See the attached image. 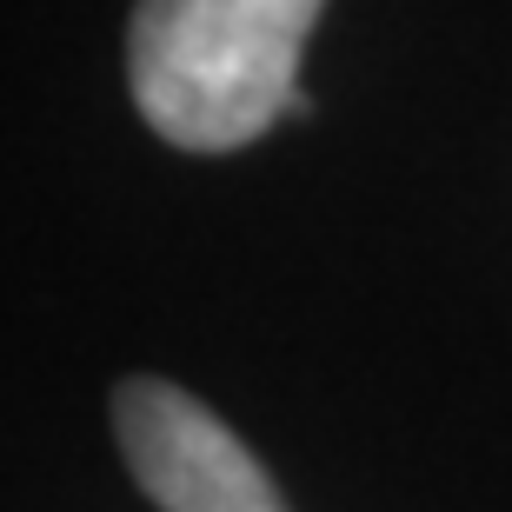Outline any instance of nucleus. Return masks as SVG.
<instances>
[{
	"instance_id": "2",
	"label": "nucleus",
	"mask_w": 512,
	"mask_h": 512,
	"mask_svg": "<svg viewBox=\"0 0 512 512\" xmlns=\"http://www.w3.org/2000/svg\"><path fill=\"white\" fill-rule=\"evenodd\" d=\"M114 439L160 512H286L253 446L187 386L133 373L114 386Z\"/></svg>"
},
{
	"instance_id": "1",
	"label": "nucleus",
	"mask_w": 512,
	"mask_h": 512,
	"mask_svg": "<svg viewBox=\"0 0 512 512\" xmlns=\"http://www.w3.org/2000/svg\"><path fill=\"white\" fill-rule=\"evenodd\" d=\"M326 0H133V107L180 153H240L273 120L313 114L300 54Z\"/></svg>"
}]
</instances>
